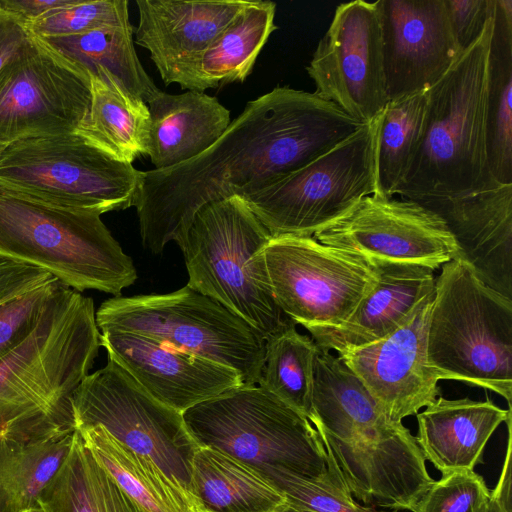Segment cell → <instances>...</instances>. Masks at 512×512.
<instances>
[{
  "mask_svg": "<svg viewBox=\"0 0 512 512\" xmlns=\"http://www.w3.org/2000/svg\"><path fill=\"white\" fill-rule=\"evenodd\" d=\"M363 125L314 92L286 86L249 101L199 156L142 171L134 207L143 246L160 254L174 241L182 250L202 207L270 185Z\"/></svg>",
  "mask_w": 512,
  "mask_h": 512,
  "instance_id": "cell-1",
  "label": "cell"
},
{
  "mask_svg": "<svg viewBox=\"0 0 512 512\" xmlns=\"http://www.w3.org/2000/svg\"><path fill=\"white\" fill-rule=\"evenodd\" d=\"M99 348L93 299L59 282L35 329L0 360V436L76 427L72 397Z\"/></svg>",
  "mask_w": 512,
  "mask_h": 512,
  "instance_id": "cell-2",
  "label": "cell"
},
{
  "mask_svg": "<svg viewBox=\"0 0 512 512\" xmlns=\"http://www.w3.org/2000/svg\"><path fill=\"white\" fill-rule=\"evenodd\" d=\"M492 31L493 16L477 41L428 90L423 139L395 195L413 201L455 197L498 184L486 154Z\"/></svg>",
  "mask_w": 512,
  "mask_h": 512,
  "instance_id": "cell-3",
  "label": "cell"
},
{
  "mask_svg": "<svg viewBox=\"0 0 512 512\" xmlns=\"http://www.w3.org/2000/svg\"><path fill=\"white\" fill-rule=\"evenodd\" d=\"M436 277L427 332L428 363L438 380L512 398V299L486 285L460 258Z\"/></svg>",
  "mask_w": 512,
  "mask_h": 512,
  "instance_id": "cell-4",
  "label": "cell"
},
{
  "mask_svg": "<svg viewBox=\"0 0 512 512\" xmlns=\"http://www.w3.org/2000/svg\"><path fill=\"white\" fill-rule=\"evenodd\" d=\"M0 254L78 291L120 296L137 272L101 215L53 206L0 185Z\"/></svg>",
  "mask_w": 512,
  "mask_h": 512,
  "instance_id": "cell-5",
  "label": "cell"
},
{
  "mask_svg": "<svg viewBox=\"0 0 512 512\" xmlns=\"http://www.w3.org/2000/svg\"><path fill=\"white\" fill-rule=\"evenodd\" d=\"M272 235L239 196L195 215L182 249L187 286L242 318L266 340L291 322L277 305L265 261Z\"/></svg>",
  "mask_w": 512,
  "mask_h": 512,
  "instance_id": "cell-6",
  "label": "cell"
},
{
  "mask_svg": "<svg viewBox=\"0 0 512 512\" xmlns=\"http://www.w3.org/2000/svg\"><path fill=\"white\" fill-rule=\"evenodd\" d=\"M198 444L220 450L257 470L322 479L326 453L310 420L260 387L241 385L182 413Z\"/></svg>",
  "mask_w": 512,
  "mask_h": 512,
  "instance_id": "cell-7",
  "label": "cell"
},
{
  "mask_svg": "<svg viewBox=\"0 0 512 512\" xmlns=\"http://www.w3.org/2000/svg\"><path fill=\"white\" fill-rule=\"evenodd\" d=\"M142 171L81 130L9 143L0 157V185L35 200L102 215L134 206Z\"/></svg>",
  "mask_w": 512,
  "mask_h": 512,
  "instance_id": "cell-8",
  "label": "cell"
},
{
  "mask_svg": "<svg viewBox=\"0 0 512 512\" xmlns=\"http://www.w3.org/2000/svg\"><path fill=\"white\" fill-rule=\"evenodd\" d=\"M99 331L146 336L239 373L243 385L258 384L264 338L242 318L187 285L170 293L114 296L96 311Z\"/></svg>",
  "mask_w": 512,
  "mask_h": 512,
  "instance_id": "cell-9",
  "label": "cell"
},
{
  "mask_svg": "<svg viewBox=\"0 0 512 512\" xmlns=\"http://www.w3.org/2000/svg\"><path fill=\"white\" fill-rule=\"evenodd\" d=\"M375 193L373 120L301 168L241 198L272 236H313Z\"/></svg>",
  "mask_w": 512,
  "mask_h": 512,
  "instance_id": "cell-10",
  "label": "cell"
},
{
  "mask_svg": "<svg viewBox=\"0 0 512 512\" xmlns=\"http://www.w3.org/2000/svg\"><path fill=\"white\" fill-rule=\"evenodd\" d=\"M72 406L76 428L104 427L191 493L192 461L199 446L182 413L153 398L118 364L108 359L89 373L75 390Z\"/></svg>",
  "mask_w": 512,
  "mask_h": 512,
  "instance_id": "cell-11",
  "label": "cell"
},
{
  "mask_svg": "<svg viewBox=\"0 0 512 512\" xmlns=\"http://www.w3.org/2000/svg\"><path fill=\"white\" fill-rule=\"evenodd\" d=\"M265 261L277 305L306 329L344 323L376 282L372 264L313 236H272Z\"/></svg>",
  "mask_w": 512,
  "mask_h": 512,
  "instance_id": "cell-12",
  "label": "cell"
},
{
  "mask_svg": "<svg viewBox=\"0 0 512 512\" xmlns=\"http://www.w3.org/2000/svg\"><path fill=\"white\" fill-rule=\"evenodd\" d=\"M90 102L88 70L33 35L0 72V141L78 131Z\"/></svg>",
  "mask_w": 512,
  "mask_h": 512,
  "instance_id": "cell-13",
  "label": "cell"
},
{
  "mask_svg": "<svg viewBox=\"0 0 512 512\" xmlns=\"http://www.w3.org/2000/svg\"><path fill=\"white\" fill-rule=\"evenodd\" d=\"M320 243L367 263H404L436 270L458 258L444 221L409 199L372 194L314 233Z\"/></svg>",
  "mask_w": 512,
  "mask_h": 512,
  "instance_id": "cell-14",
  "label": "cell"
},
{
  "mask_svg": "<svg viewBox=\"0 0 512 512\" xmlns=\"http://www.w3.org/2000/svg\"><path fill=\"white\" fill-rule=\"evenodd\" d=\"M306 70L315 94L359 122L371 123L389 102L375 2L340 4Z\"/></svg>",
  "mask_w": 512,
  "mask_h": 512,
  "instance_id": "cell-15",
  "label": "cell"
},
{
  "mask_svg": "<svg viewBox=\"0 0 512 512\" xmlns=\"http://www.w3.org/2000/svg\"><path fill=\"white\" fill-rule=\"evenodd\" d=\"M315 429L330 478L363 505L411 511L434 482L415 436L404 425L381 438L349 441Z\"/></svg>",
  "mask_w": 512,
  "mask_h": 512,
  "instance_id": "cell-16",
  "label": "cell"
},
{
  "mask_svg": "<svg viewBox=\"0 0 512 512\" xmlns=\"http://www.w3.org/2000/svg\"><path fill=\"white\" fill-rule=\"evenodd\" d=\"M434 292L407 321L385 338L340 350L338 358L363 382L385 416L402 423L440 395L438 378L427 358V332Z\"/></svg>",
  "mask_w": 512,
  "mask_h": 512,
  "instance_id": "cell-17",
  "label": "cell"
},
{
  "mask_svg": "<svg viewBox=\"0 0 512 512\" xmlns=\"http://www.w3.org/2000/svg\"><path fill=\"white\" fill-rule=\"evenodd\" d=\"M389 100L429 90L462 52L445 0H376Z\"/></svg>",
  "mask_w": 512,
  "mask_h": 512,
  "instance_id": "cell-18",
  "label": "cell"
},
{
  "mask_svg": "<svg viewBox=\"0 0 512 512\" xmlns=\"http://www.w3.org/2000/svg\"><path fill=\"white\" fill-rule=\"evenodd\" d=\"M100 332L108 359L122 367L146 392L183 413L243 385L230 367L180 351L131 332Z\"/></svg>",
  "mask_w": 512,
  "mask_h": 512,
  "instance_id": "cell-19",
  "label": "cell"
},
{
  "mask_svg": "<svg viewBox=\"0 0 512 512\" xmlns=\"http://www.w3.org/2000/svg\"><path fill=\"white\" fill-rule=\"evenodd\" d=\"M415 202L444 221L457 244L458 258L486 285L512 299V184Z\"/></svg>",
  "mask_w": 512,
  "mask_h": 512,
  "instance_id": "cell-20",
  "label": "cell"
},
{
  "mask_svg": "<svg viewBox=\"0 0 512 512\" xmlns=\"http://www.w3.org/2000/svg\"><path fill=\"white\" fill-rule=\"evenodd\" d=\"M248 0H136L134 42L150 53L165 84L184 89L198 56Z\"/></svg>",
  "mask_w": 512,
  "mask_h": 512,
  "instance_id": "cell-21",
  "label": "cell"
},
{
  "mask_svg": "<svg viewBox=\"0 0 512 512\" xmlns=\"http://www.w3.org/2000/svg\"><path fill=\"white\" fill-rule=\"evenodd\" d=\"M376 282L341 325L307 328L319 348L339 352L377 342L395 332L435 290V270L404 263H372Z\"/></svg>",
  "mask_w": 512,
  "mask_h": 512,
  "instance_id": "cell-22",
  "label": "cell"
},
{
  "mask_svg": "<svg viewBox=\"0 0 512 512\" xmlns=\"http://www.w3.org/2000/svg\"><path fill=\"white\" fill-rule=\"evenodd\" d=\"M416 417L415 438L422 454L443 474L474 470L492 434L511 419V408L502 409L489 399L439 396Z\"/></svg>",
  "mask_w": 512,
  "mask_h": 512,
  "instance_id": "cell-23",
  "label": "cell"
},
{
  "mask_svg": "<svg viewBox=\"0 0 512 512\" xmlns=\"http://www.w3.org/2000/svg\"><path fill=\"white\" fill-rule=\"evenodd\" d=\"M146 104L150 114L146 156L156 170L199 156L231 123L230 111L202 91L169 94L159 89Z\"/></svg>",
  "mask_w": 512,
  "mask_h": 512,
  "instance_id": "cell-24",
  "label": "cell"
},
{
  "mask_svg": "<svg viewBox=\"0 0 512 512\" xmlns=\"http://www.w3.org/2000/svg\"><path fill=\"white\" fill-rule=\"evenodd\" d=\"M309 420L346 441L381 438L403 425L389 421L359 377L338 356L321 348L315 361Z\"/></svg>",
  "mask_w": 512,
  "mask_h": 512,
  "instance_id": "cell-25",
  "label": "cell"
},
{
  "mask_svg": "<svg viewBox=\"0 0 512 512\" xmlns=\"http://www.w3.org/2000/svg\"><path fill=\"white\" fill-rule=\"evenodd\" d=\"M276 3L249 1L193 62L184 89L202 91L250 75L272 32Z\"/></svg>",
  "mask_w": 512,
  "mask_h": 512,
  "instance_id": "cell-26",
  "label": "cell"
},
{
  "mask_svg": "<svg viewBox=\"0 0 512 512\" xmlns=\"http://www.w3.org/2000/svg\"><path fill=\"white\" fill-rule=\"evenodd\" d=\"M76 429L0 436V512L39 507L38 498L66 459Z\"/></svg>",
  "mask_w": 512,
  "mask_h": 512,
  "instance_id": "cell-27",
  "label": "cell"
},
{
  "mask_svg": "<svg viewBox=\"0 0 512 512\" xmlns=\"http://www.w3.org/2000/svg\"><path fill=\"white\" fill-rule=\"evenodd\" d=\"M77 430L98 463L145 512H202L197 499L180 483L104 427Z\"/></svg>",
  "mask_w": 512,
  "mask_h": 512,
  "instance_id": "cell-28",
  "label": "cell"
},
{
  "mask_svg": "<svg viewBox=\"0 0 512 512\" xmlns=\"http://www.w3.org/2000/svg\"><path fill=\"white\" fill-rule=\"evenodd\" d=\"M191 493L202 512H274L287 501L257 470L215 448L199 446L191 469Z\"/></svg>",
  "mask_w": 512,
  "mask_h": 512,
  "instance_id": "cell-29",
  "label": "cell"
},
{
  "mask_svg": "<svg viewBox=\"0 0 512 512\" xmlns=\"http://www.w3.org/2000/svg\"><path fill=\"white\" fill-rule=\"evenodd\" d=\"M88 74L90 109L79 130L116 159L133 163L147 154L150 114L146 102L103 67Z\"/></svg>",
  "mask_w": 512,
  "mask_h": 512,
  "instance_id": "cell-30",
  "label": "cell"
},
{
  "mask_svg": "<svg viewBox=\"0 0 512 512\" xmlns=\"http://www.w3.org/2000/svg\"><path fill=\"white\" fill-rule=\"evenodd\" d=\"M512 0H495L486 106L487 166L512 184Z\"/></svg>",
  "mask_w": 512,
  "mask_h": 512,
  "instance_id": "cell-31",
  "label": "cell"
},
{
  "mask_svg": "<svg viewBox=\"0 0 512 512\" xmlns=\"http://www.w3.org/2000/svg\"><path fill=\"white\" fill-rule=\"evenodd\" d=\"M38 505L43 512H145L98 463L77 429Z\"/></svg>",
  "mask_w": 512,
  "mask_h": 512,
  "instance_id": "cell-32",
  "label": "cell"
},
{
  "mask_svg": "<svg viewBox=\"0 0 512 512\" xmlns=\"http://www.w3.org/2000/svg\"><path fill=\"white\" fill-rule=\"evenodd\" d=\"M428 90L389 100L374 119L376 193L394 197L420 148Z\"/></svg>",
  "mask_w": 512,
  "mask_h": 512,
  "instance_id": "cell-33",
  "label": "cell"
},
{
  "mask_svg": "<svg viewBox=\"0 0 512 512\" xmlns=\"http://www.w3.org/2000/svg\"><path fill=\"white\" fill-rule=\"evenodd\" d=\"M134 29L129 21L78 35L41 39L88 71L105 68L129 92L147 102L159 89L137 56Z\"/></svg>",
  "mask_w": 512,
  "mask_h": 512,
  "instance_id": "cell-34",
  "label": "cell"
},
{
  "mask_svg": "<svg viewBox=\"0 0 512 512\" xmlns=\"http://www.w3.org/2000/svg\"><path fill=\"white\" fill-rule=\"evenodd\" d=\"M318 345L291 322L265 340L260 387L304 415H311Z\"/></svg>",
  "mask_w": 512,
  "mask_h": 512,
  "instance_id": "cell-35",
  "label": "cell"
},
{
  "mask_svg": "<svg viewBox=\"0 0 512 512\" xmlns=\"http://www.w3.org/2000/svg\"><path fill=\"white\" fill-rule=\"evenodd\" d=\"M286 498L287 506L308 512H387L359 504L339 487L329 474L310 479L283 469H272L263 475Z\"/></svg>",
  "mask_w": 512,
  "mask_h": 512,
  "instance_id": "cell-36",
  "label": "cell"
},
{
  "mask_svg": "<svg viewBox=\"0 0 512 512\" xmlns=\"http://www.w3.org/2000/svg\"><path fill=\"white\" fill-rule=\"evenodd\" d=\"M129 22L127 0H75L67 7L50 11L28 25L40 38L82 34Z\"/></svg>",
  "mask_w": 512,
  "mask_h": 512,
  "instance_id": "cell-37",
  "label": "cell"
},
{
  "mask_svg": "<svg viewBox=\"0 0 512 512\" xmlns=\"http://www.w3.org/2000/svg\"><path fill=\"white\" fill-rule=\"evenodd\" d=\"M491 498L482 476L474 470H454L432 483L412 512H485Z\"/></svg>",
  "mask_w": 512,
  "mask_h": 512,
  "instance_id": "cell-38",
  "label": "cell"
},
{
  "mask_svg": "<svg viewBox=\"0 0 512 512\" xmlns=\"http://www.w3.org/2000/svg\"><path fill=\"white\" fill-rule=\"evenodd\" d=\"M59 282L52 281L0 305V360L35 329Z\"/></svg>",
  "mask_w": 512,
  "mask_h": 512,
  "instance_id": "cell-39",
  "label": "cell"
},
{
  "mask_svg": "<svg viewBox=\"0 0 512 512\" xmlns=\"http://www.w3.org/2000/svg\"><path fill=\"white\" fill-rule=\"evenodd\" d=\"M450 25L463 53L483 33L493 16L495 0H445Z\"/></svg>",
  "mask_w": 512,
  "mask_h": 512,
  "instance_id": "cell-40",
  "label": "cell"
},
{
  "mask_svg": "<svg viewBox=\"0 0 512 512\" xmlns=\"http://www.w3.org/2000/svg\"><path fill=\"white\" fill-rule=\"evenodd\" d=\"M28 24L0 6V72L32 39Z\"/></svg>",
  "mask_w": 512,
  "mask_h": 512,
  "instance_id": "cell-41",
  "label": "cell"
},
{
  "mask_svg": "<svg viewBox=\"0 0 512 512\" xmlns=\"http://www.w3.org/2000/svg\"><path fill=\"white\" fill-rule=\"evenodd\" d=\"M75 0H0V6L28 25L50 11L67 7Z\"/></svg>",
  "mask_w": 512,
  "mask_h": 512,
  "instance_id": "cell-42",
  "label": "cell"
},
{
  "mask_svg": "<svg viewBox=\"0 0 512 512\" xmlns=\"http://www.w3.org/2000/svg\"><path fill=\"white\" fill-rule=\"evenodd\" d=\"M508 426V441L506 456L502 471L494 490L491 491V498L485 512H512L511 493V423Z\"/></svg>",
  "mask_w": 512,
  "mask_h": 512,
  "instance_id": "cell-43",
  "label": "cell"
},
{
  "mask_svg": "<svg viewBox=\"0 0 512 512\" xmlns=\"http://www.w3.org/2000/svg\"><path fill=\"white\" fill-rule=\"evenodd\" d=\"M284 512H308V511L298 510V509H295V508H292V507L287 506V507L284 509Z\"/></svg>",
  "mask_w": 512,
  "mask_h": 512,
  "instance_id": "cell-44",
  "label": "cell"
},
{
  "mask_svg": "<svg viewBox=\"0 0 512 512\" xmlns=\"http://www.w3.org/2000/svg\"><path fill=\"white\" fill-rule=\"evenodd\" d=\"M6 146H7V144L0 141V157L3 153V151L5 150Z\"/></svg>",
  "mask_w": 512,
  "mask_h": 512,
  "instance_id": "cell-45",
  "label": "cell"
},
{
  "mask_svg": "<svg viewBox=\"0 0 512 512\" xmlns=\"http://www.w3.org/2000/svg\"><path fill=\"white\" fill-rule=\"evenodd\" d=\"M25 512H43L40 507L32 508L30 510H27Z\"/></svg>",
  "mask_w": 512,
  "mask_h": 512,
  "instance_id": "cell-46",
  "label": "cell"
},
{
  "mask_svg": "<svg viewBox=\"0 0 512 512\" xmlns=\"http://www.w3.org/2000/svg\"><path fill=\"white\" fill-rule=\"evenodd\" d=\"M274 512H284V509H282V510H278V511H274Z\"/></svg>",
  "mask_w": 512,
  "mask_h": 512,
  "instance_id": "cell-47",
  "label": "cell"
}]
</instances>
